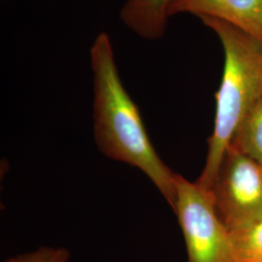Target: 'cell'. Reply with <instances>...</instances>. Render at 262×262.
<instances>
[{"mask_svg":"<svg viewBox=\"0 0 262 262\" xmlns=\"http://www.w3.org/2000/svg\"><path fill=\"white\" fill-rule=\"evenodd\" d=\"M94 75V136L110 159L139 169L174 207L176 176L150 142L137 105L122 84L110 35L101 31L90 48Z\"/></svg>","mask_w":262,"mask_h":262,"instance_id":"1","label":"cell"},{"mask_svg":"<svg viewBox=\"0 0 262 262\" xmlns=\"http://www.w3.org/2000/svg\"><path fill=\"white\" fill-rule=\"evenodd\" d=\"M200 19L215 33L225 54L223 78L215 94L214 130L208 140L205 166L196 181L210 190L241 124L262 96V42L223 20Z\"/></svg>","mask_w":262,"mask_h":262,"instance_id":"2","label":"cell"},{"mask_svg":"<svg viewBox=\"0 0 262 262\" xmlns=\"http://www.w3.org/2000/svg\"><path fill=\"white\" fill-rule=\"evenodd\" d=\"M173 210L186 241L187 262H239L210 190L177 174Z\"/></svg>","mask_w":262,"mask_h":262,"instance_id":"3","label":"cell"},{"mask_svg":"<svg viewBox=\"0 0 262 262\" xmlns=\"http://www.w3.org/2000/svg\"><path fill=\"white\" fill-rule=\"evenodd\" d=\"M211 194L215 210L229 231L262 220V165L230 146Z\"/></svg>","mask_w":262,"mask_h":262,"instance_id":"4","label":"cell"},{"mask_svg":"<svg viewBox=\"0 0 262 262\" xmlns=\"http://www.w3.org/2000/svg\"><path fill=\"white\" fill-rule=\"evenodd\" d=\"M181 14L223 20L262 42V0H172L169 19Z\"/></svg>","mask_w":262,"mask_h":262,"instance_id":"5","label":"cell"},{"mask_svg":"<svg viewBox=\"0 0 262 262\" xmlns=\"http://www.w3.org/2000/svg\"><path fill=\"white\" fill-rule=\"evenodd\" d=\"M172 0H126L120 10L122 25L144 40L157 41L164 36Z\"/></svg>","mask_w":262,"mask_h":262,"instance_id":"6","label":"cell"},{"mask_svg":"<svg viewBox=\"0 0 262 262\" xmlns=\"http://www.w3.org/2000/svg\"><path fill=\"white\" fill-rule=\"evenodd\" d=\"M231 145L262 165V96L247 115Z\"/></svg>","mask_w":262,"mask_h":262,"instance_id":"7","label":"cell"},{"mask_svg":"<svg viewBox=\"0 0 262 262\" xmlns=\"http://www.w3.org/2000/svg\"><path fill=\"white\" fill-rule=\"evenodd\" d=\"M230 234L239 262H262V220Z\"/></svg>","mask_w":262,"mask_h":262,"instance_id":"8","label":"cell"},{"mask_svg":"<svg viewBox=\"0 0 262 262\" xmlns=\"http://www.w3.org/2000/svg\"><path fill=\"white\" fill-rule=\"evenodd\" d=\"M70 253L62 248L42 247L34 252L11 257L5 262H68Z\"/></svg>","mask_w":262,"mask_h":262,"instance_id":"9","label":"cell"}]
</instances>
